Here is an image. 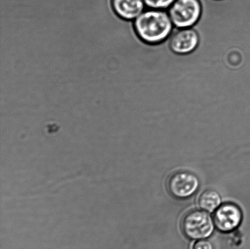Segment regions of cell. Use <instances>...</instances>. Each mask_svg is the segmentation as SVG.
I'll use <instances>...</instances> for the list:
<instances>
[{"mask_svg": "<svg viewBox=\"0 0 250 249\" xmlns=\"http://www.w3.org/2000/svg\"><path fill=\"white\" fill-rule=\"evenodd\" d=\"M133 28L144 42L156 45L167 40L175 27L167 11L148 9L134 19Z\"/></svg>", "mask_w": 250, "mask_h": 249, "instance_id": "cell-1", "label": "cell"}, {"mask_svg": "<svg viewBox=\"0 0 250 249\" xmlns=\"http://www.w3.org/2000/svg\"><path fill=\"white\" fill-rule=\"evenodd\" d=\"M167 12L175 28H192L202 17V2L200 0H176Z\"/></svg>", "mask_w": 250, "mask_h": 249, "instance_id": "cell-2", "label": "cell"}, {"mask_svg": "<svg viewBox=\"0 0 250 249\" xmlns=\"http://www.w3.org/2000/svg\"><path fill=\"white\" fill-rule=\"evenodd\" d=\"M185 235L192 240H202L209 237L214 230L211 217L206 211L193 210L188 212L181 221Z\"/></svg>", "mask_w": 250, "mask_h": 249, "instance_id": "cell-3", "label": "cell"}, {"mask_svg": "<svg viewBox=\"0 0 250 249\" xmlns=\"http://www.w3.org/2000/svg\"><path fill=\"white\" fill-rule=\"evenodd\" d=\"M200 181L193 173L181 171L174 172L167 180V189L173 196L186 199L195 193L199 187Z\"/></svg>", "mask_w": 250, "mask_h": 249, "instance_id": "cell-4", "label": "cell"}, {"mask_svg": "<svg viewBox=\"0 0 250 249\" xmlns=\"http://www.w3.org/2000/svg\"><path fill=\"white\" fill-rule=\"evenodd\" d=\"M169 48L176 55H188L199 45L200 38L197 31L192 28H174L172 33L166 40Z\"/></svg>", "mask_w": 250, "mask_h": 249, "instance_id": "cell-5", "label": "cell"}, {"mask_svg": "<svg viewBox=\"0 0 250 249\" xmlns=\"http://www.w3.org/2000/svg\"><path fill=\"white\" fill-rule=\"evenodd\" d=\"M242 219L241 209L233 203H225L220 206L214 214V224L218 230L229 232L238 228Z\"/></svg>", "mask_w": 250, "mask_h": 249, "instance_id": "cell-6", "label": "cell"}, {"mask_svg": "<svg viewBox=\"0 0 250 249\" xmlns=\"http://www.w3.org/2000/svg\"><path fill=\"white\" fill-rule=\"evenodd\" d=\"M111 5L117 16L126 21L134 20L146 6L144 0H111Z\"/></svg>", "mask_w": 250, "mask_h": 249, "instance_id": "cell-7", "label": "cell"}, {"mask_svg": "<svg viewBox=\"0 0 250 249\" xmlns=\"http://www.w3.org/2000/svg\"><path fill=\"white\" fill-rule=\"evenodd\" d=\"M221 197L217 191L207 190L201 194L198 204L201 209L208 212H213L220 206Z\"/></svg>", "mask_w": 250, "mask_h": 249, "instance_id": "cell-8", "label": "cell"}, {"mask_svg": "<svg viewBox=\"0 0 250 249\" xmlns=\"http://www.w3.org/2000/svg\"><path fill=\"white\" fill-rule=\"evenodd\" d=\"M145 4L148 9L167 11L176 0H144Z\"/></svg>", "mask_w": 250, "mask_h": 249, "instance_id": "cell-9", "label": "cell"}, {"mask_svg": "<svg viewBox=\"0 0 250 249\" xmlns=\"http://www.w3.org/2000/svg\"><path fill=\"white\" fill-rule=\"evenodd\" d=\"M192 249H214V246L209 241L204 240H198L194 243Z\"/></svg>", "mask_w": 250, "mask_h": 249, "instance_id": "cell-10", "label": "cell"}]
</instances>
